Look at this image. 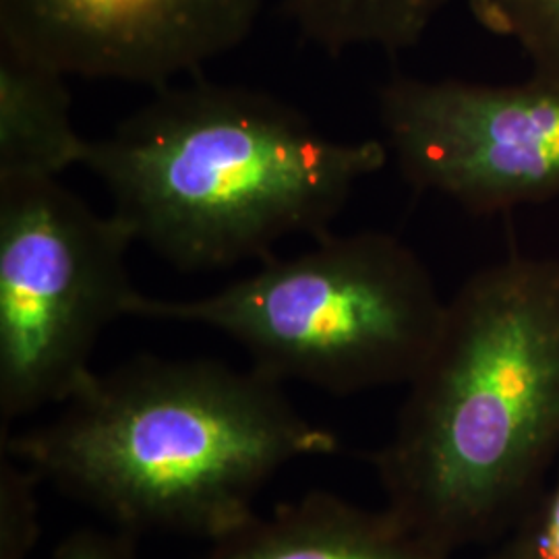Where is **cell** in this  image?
I'll return each instance as SVG.
<instances>
[{
	"instance_id": "cell-9",
	"label": "cell",
	"mask_w": 559,
	"mask_h": 559,
	"mask_svg": "<svg viewBox=\"0 0 559 559\" xmlns=\"http://www.w3.org/2000/svg\"><path fill=\"white\" fill-rule=\"evenodd\" d=\"M87 145L71 117L67 75L0 44V180L59 179L83 166Z\"/></svg>"
},
{
	"instance_id": "cell-7",
	"label": "cell",
	"mask_w": 559,
	"mask_h": 559,
	"mask_svg": "<svg viewBox=\"0 0 559 559\" xmlns=\"http://www.w3.org/2000/svg\"><path fill=\"white\" fill-rule=\"evenodd\" d=\"M265 0H0V44L67 78L152 87L251 36Z\"/></svg>"
},
{
	"instance_id": "cell-13",
	"label": "cell",
	"mask_w": 559,
	"mask_h": 559,
	"mask_svg": "<svg viewBox=\"0 0 559 559\" xmlns=\"http://www.w3.org/2000/svg\"><path fill=\"white\" fill-rule=\"evenodd\" d=\"M52 559H138L131 535L78 531L60 543Z\"/></svg>"
},
{
	"instance_id": "cell-12",
	"label": "cell",
	"mask_w": 559,
	"mask_h": 559,
	"mask_svg": "<svg viewBox=\"0 0 559 559\" xmlns=\"http://www.w3.org/2000/svg\"><path fill=\"white\" fill-rule=\"evenodd\" d=\"M41 477L21 460H0V559H25L40 537L38 483Z\"/></svg>"
},
{
	"instance_id": "cell-8",
	"label": "cell",
	"mask_w": 559,
	"mask_h": 559,
	"mask_svg": "<svg viewBox=\"0 0 559 559\" xmlns=\"http://www.w3.org/2000/svg\"><path fill=\"white\" fill-rule=\"evenodd\" d=\"M390 512L365 510L325 491L258 512L212 540L205 559H450Z\"/></svg>"
},
{
	"instance_id": "cell-3",
	"label": "cell",
	"mask_w": 559,
	"mask_h": 559,
	"mask_svg": "<svg viewBox=\"0 0 559 559\" xmlns=\"http://www.w3.org/2000/svg\"><path fill=\"white\" fill-rule=\"evenodd\" d=\"M380 140L330 138L260 90L198 80L164 85L83 166L112 214L179 270L267 260L290 235H330L360 180L385 168Z\"/></svg>"
},
{
	"instance_id": "cell-14",
	"label": "cell",
	"mask_w": 559,
	"mask_h": 559,
	"mask_svg": "<svg viewBox=\"0 0 559 559\" xmlns=\"http://www.w3.org/2000/svg\"><path fill=\"white\" fill-rule=\"evenodd\" d=\"M516 543L522 559H559V480Z\"/></svg>"
},
{
	"instance_id": "cell-11",
	"label": "cell",
	"mask_w": 559,
	"mask_h": 559,
	"mask_svg": "<svg viewBox=\"0 0 559 559\" xmlns=\"http://www.w3.org/2000/svg\"><path fill=\"white\" fill-rule=\"evenodd\" d=\"M468 9L489 34L519 46L531 78L559 85V0H468Z\"/></svg>"
},
{
	"instance_id": "cell-1",
	"label": "cell",
	"mask_w": 559,
	"mask_h": 559,
	"mask_svg": "<svg viewBox=\"0 0 559 559\" xmlns=\"http://www.w3.org/2000/svg\"><path fill=\"white\" fill-rule=\"evenodd\" d=\"M60 406L50 423L2 436V452L127 535L221 539L255 514L284 464L338 452L282 381L216 360L138 357Z\"/></svg>"
},
{
	"instance_id": "cell-4",
	"label": "cell",
	"mask_w": 559,
	"mask_h": 559,
	"mask_svg": "<svg viewBox=\"0 0 559 559\" xmlns=\"http://www.w3.org/2000/svg\"><path fill=\"white\" fill-rule=\"evenodd\" d=\"M445 300L394 235H325L313 249L191 300H131L129 318L198 323L242 346L278 381L332 394L411 383L440 334Z\"/></svg>"
},
{
	"instance_id": "cell-10",
	"label": "cell",
	"mask_w": 559,
	"mask_h": 559,
	"mask_svg": "<svg viewBox=\"0 0 559 559\" xmlns=\"http://www.w3.org/2000/svg\"><path fill=\"white\" fill-rule=\"evenodd\" d=\"M450 0H282L300 36L332 57L417 46Z\"/></svg>"
},
{
	"instance_id": "cell-15",
	"label": "cell",
	"mask_w": 559,
	"mask_h": 559,
	"mask_svg": "<svg viewBox=\"0 0 559 559\" xmlns=\"http://www.w3.org/2000/svg\"><path fill=\"white\" fill-rule=\"evenodd\" d=\"M489 559H522L519 543H516V539L510 540L508 545H503L500 551H496Z\"/></svg>"
},
{
	"instance_id": "cell-6",
	"label": "cell",
	"mask_w": 559,
	"mask_h": 559,
	"mask_svg": "<svg viewBox=\"0 0 559 559\" xmlns=\"http://www.w3.org/2000/svg\"><path fill=\"white\" fill-rule=\"evenodd\" d=\"M402 179L471 214L559 198V85L396 78L378 98Z\"/></svg>"
},
{
	"instance_id": "cell-2",
	"label": "cell",
	"mask_w": 559,
	"mask_h": 559,
	"mask_svg": "<svg viewBox=\"0 0 559 559\" xmlns=\"http://www.w3.org/2000/svg\"><path fill=\"white\" fill-rule=\"evenodd\" d=\"M559 448V260L510 258L445 300L376 468L388 510L445 551L491 537Z\"/></svg>"
},
{
	"instance_id": "cell-5",
	"label": "cell",
	"mask_w": 559,
	"mask_h": 559,
	"mask_svg": "<svg viewBox=\"0 0 559 559\" xmlns=\"http://www.w3.org/2000/svg\"><path fill=\"white\" fill-rule=\"evenodd\" d=\"M138 242L59 179L0 180V417L64 404L94 376L102 332L129 318Z\"/></svg>"
}]
</instances>
